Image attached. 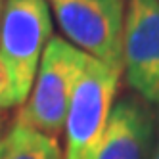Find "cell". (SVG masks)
<instances>
[{
	"instance_id": "1",
	"label": "cell",
	"mask_w": 159,
	"mask_h": 159,
	"mask_svg": "<svg viewBox=\"0 0 159 159\" xmlns=\"http://www.w3.org/2000/svg\"><path fill=\"white\" fill-rule=\"evenodd\" d=\"M50 39L52 19L46 0H2L0 63L8 77L4 109L25 104Z\"/></svg>"
},
{
	"instance_id": "2",
	"label": "cell",
	"mask_w": 159,
	"mask_h": 159,
	"mask_svg": "<svg viewBox=\"0 0 159 159\" xmlns=\"http://www.w3.org/2000/svg\"><path fill=\"white\" fill-rule=\"evenodd\" d=\"M86 54L61 37H52L42 52L31 94L21 106L16 125L58 138L65 129L75 84L84 67Z\"/></svg>"
},
{
	"instance_id": "3",
	"label": "cell",
	"mask_w": 159,
	"mask_h": 159,
	"mask_svg": "<svg viewBox=\"0 0 159 159\" xmlns=\"http://www.w3.org/2000/svg\"><path fill=\"white\" fill-rule=\"evenodd\" d=\"M61 33L86 56L123 71L125 0H46Z\"/></svg>"
},
{
	"instance_id": "4",
	"label": "cell",
	"mask_w": 159,
	"mask_h": 159,
	"mask_svg": "<svg viewBox=\"0 0 159 159\" xmlns=\"http://www.w3.org/2000/svg\"><path fill=\"white\" fill-rule=\"evenodd\" d=\"M123 71L86 56L65 119L63 159H84L104 132Z\"/></svg>"
},
{
	"instance_id": "5",
	"label": "cell",
	"mask_w": 159,
	"mask_h": 159,
	"mask_svg": "<svg viewBox=\"0 0 159 159\" xmlns=\"http://www.w3.org/2000/svg\"><path fill=\"white\" fill-rule=\"evenodd\" d=\"M123 73L138 98L159 107V0L127 2Z\"/></svg>"
},
{
	"instance_id": "6",
	"label": "cell",
	"mask_w": 159,
	"mask_h": 159,
	"mask_svg": "<svg viewBox=\"0 0 159 159\" xmlns=\"http://www.w3.org/2000/svg\"><path fill=\"white\" fill-rule=\"evenodd\" d=\"M155 111L138 96L115 102L107 125L84 159H150L155 144Z\"/></svg>"
},
{
	"instance_id": "7",
	"label": "cell",
	"mask_w": 159,
	"mask_h": 159,
	"mask_svg": "<svg viewBox=\"0 0 159 159\" xmlns=\"http://www.w3.org/2000/svg\"><path fill=\"white\" fill-rule=\"evenodd\" d=\"M0 159H63V152L58 138L14 123L0 140Z\"/></svg>"
},
{
	"instance_id": "8",
	"label": "cell",
	"mask_w": 159,
	"mask_h": 159,
	"mask_svg": "<svg viewBox=\"0 0 159 159\" xmlns=\"http://www.w3.org/2000/svg\"><path fill=\"white\" fill-rule=\"evenodd\" d=\"M0 10H2V0H0ZM6 94H8V77H6V71H4L2 63H0V111L4 109Z\"/></svg>"
},
{
	"instance_id": "9",
	"label": "cell",
	"mask_w": 159,
	"mask_h": 159,
	"mask_svg": "<svg viewBox=\"0 0 159 159\" xmlns=\"http://www.w3.org/2000/svg\"><path fill=\"white\" fill-rule=\"evenodd\" d=\"M4 134H6V119L0 115V140L4 138Z\"/></svg>"
},
{
	"instance_id": "10",
	"label": "cell",
	"mask_w": 159,
	"mask_h": 159,
	"mask_svg": "<svg viewBox=\"0 0 159 159\" xmlns=\"http://www.w3.org/2000/svg\"><path fill=\"white\" fill-rule=\"evenodd\" d=\"M155 159H159V144H157V153H155Z\"/></svg>"
}]
</instances>
